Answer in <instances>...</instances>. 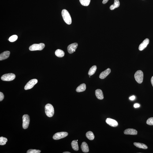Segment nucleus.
<instances>
[{"mask_svg":"<svg viewBox=\"0 0 153 153\" xmlns=\"http://www.w3.org/2000/svg\"><path fill=\"white\" fill-rule=\"evenodd\" d=\"M62 15L64 21L67 24L70 25L72 23V19L70 15L67 10L65 9L62 11Z\"/></svg>","mask_w":153,"mask_h":153,"instance_id":"1","label":"nucleus"},{"mask_svg":"<svg viewBox=\"0 0 153 153\" xmlns=\"http://www.w3.org/2000/svg\"><path fill=\"white\" fill-rule=\"evenodd\" d=\"M45 112L48 117H52L54 113V108L52 105L50 103L46 104L45 107Z\"/></svg>","mask_w":153,"mask_h":153,"instance_id":"2","label":"nucleus"},{"mask_svg":"<svg viewBox=\"0 0 153 153\" xmlns=\"http://www.w3.org/2000/svg\"><path fill=\"white\" fill-rule=\"evenodd\" d=\"M45 47V45L43 43L34 44L30 46L29 49L31 51L41 50H43Z\"/></svg>","mask_w":153,"mask_h":153,"instance_id":"3","label":"nucleus"},{"mask_svg":"<svg viewBox=\"0 0 153 153\" xmlns=\"http://www.w3.org/2000/svg\"><path fill=\"white\" fill-rule=\"evenodd\" d=\"M143 77V72L141 70L137 71L135 74L134 77L135 80L137 83L139 84H141L142 82Z\"/></svg>","mask_w":153,"mask_h":153,"instance_id":"4","label":"nucleus"},{"mask_svg":"<svg viewBox=\"0 0 153 153\" xmlns=\"http://www.w3.org/2000/svg\"><path fill=\"white\" fill-rule=\"evenodd\" d=\"M15 78V75L14 74L9 73L3 75L1 79L3 81H10L14 80Z\"/></svg>","mask_w":153,"mask_h":153,"instance_id":"5","label":"nucleus"},{"mask_svg":"<svg viewBox=\"0 0 153 153\" xmlns=\"http://www.w3.org/2000/svg\"><path fill=\"white\" fill-rule=\"evenodd\" d=\"M23 127L24 129L28 128L29 125L30 119L29 116L28 115H24L23 116Z\"/></svg>","mask_w":153,"mask_h":153,"instance_id":"6","label":"nucleus"},{"mask_svg":"<svg viewBox=\"0 0 153 153\" xmlns=\"http://www.w3.org/2000/svg\"><path fill=\"white\" fill-rule=\"evenodd\" d=\"M68 135V133L66 132H58L56 133L53 137V138L54 140H58L66 137Z\"/></svg>","mask_w":153,"mask_h":153,"instance_id":"7","label":"nucleus"},{"mask_svg":"<svg viewBox=\"0 0 153 153\" xmlns=\"http://www.w3.org/2000/svg\"><path fill=\"white\" fill-rule=\"evenodd\" d=\"M38 82V80L36 79H33L30 80L24 87V89L25 90L31 89L37 84Z\"/></svg>","mask_w":153,"mask_h":153,"instance_id":"8","label":"nucleus"},{"mask_svg":"<svg viewBox=\"0 0 153 153\" xmlns=\"http://www.w3.org/2000/svg\"><path fill=\"white\" fill-rule=\"evenodd\" d=\"M77 43H75L69 45L68 46L67 50L69 54H72L76 51V50L78 47Z\"/></svg>","mask_w":153,"mask_h":153,"instance_id":"9","label":"nucleus"},{"mask_svg":"<svg viewBox=\"0 0 153 153\" xmlns=\"http://www.w3.org/2000/svg\"><path fill=\"white\" fill-rule=\"evenodd\" d=\"M106 122L110 126L113 127H117L118 125V122L116 120L109 118L106 119Z\"/></svg>","mask_w":153,"mask_h":153,"instance_id":"10","label":"nucleus"},{"mask_svg":"<svg viewBox=\"0 0 153 153\" xmlns=\"http://www.w3.org/2000/svg\"><path fill=\"white\" fill-rule=\"evenodd\" d=\"M149 39L148 38L145 39L139 46V50L142 51L149 44Z\"/></svg>","mask_w":153,"mask_h":153,"instance_id":"11","label":"nucleus"},{"mask_svg":"<svg viewBox=\"0 0 153 153\" xmlns=\"http://www.w3.org/2000/svg\"><path fill=\"white\" fill-rule=\"evenodd\" d=\"M137 133V131L136 130L132 128H128L124 131V134L126 135H136Z\"/></svg>","mask_w":153,"mask_h":153,"instance_id":"12","label":"nucleus"},{"mask_svg":"<svg viewBox=\"0 0 153 153\" xmlns=\"http://www.w3.org/2000/svg\"><path fill=\"white\" fill-rule=\"evenodd\" d=\"M111 72V70L110 68H108L100 73L99 76V78L102 79H104L106 77V76H108L109 74Z\"/></svg>","mask_w":153,"mask_h":153,"instance_id":"13","label":"nucleus"},{"mask_svg":"<svg viewBox=\"0 0 153 153\" xmlns=\"http://www.w3.org/2000/svg\"><path fill=\"white\" fill-rule=\"evenodd\" d=\"M10 54V52L6 51L0 54V60L1 61L8 58Z\"/></svg>","mask_w":153,"mask_h":153,"instance_id":"14","label":"nucleus"},{"mask_svg":"<svg viewBox=\"0 0 153 153\" xmlns=\"http://www.w3.org/2000/svg\"><path fill=\"white\" fill-rule=\"evenodd\" d=\"M95 95L98 99L102 100L103 99V93L102 90L100 89H98L96 90Z\"/></svg>","mask_w":153,"mask_h":153,"instance_id":"15","label":"nucleus"},{"mask_svg":"<svg viewBox=\"0 0 153 153\" xmlns=\"http://www.w3.org/2000/svg\"><path fill=\"white\" fill-rule=\"evenodd\" d=\"M81 148L82 151L84 153H88L89 151V149L88 144L85 142H83L82 143Z\"/></svg>","mask_w":153,"mask_h":153,"instance_id":"16","label":"nucleus"},{"mask_svg":"<svg viewBox=\"0 0 153 153\" xmlns=\"http://www.w3.org/2000/svg\"><path fill=\"white\" fill-rule=\"evenodd\" d=\"M86 88V85L84 83H83L78 87L76 88V91L77 92H83L85 91Z\"/></svg>","mask_w":153,"mask_h":153,"instance_id":"17","label":"nucleus"},{"mask_svg":"<svg viewBox=\"0 0 153 153\" xmlns=\"http://www.w3.org/2000/svg\"><path fill=\"white\" fill-rule=\"evenodd\" d=\"M120 3L119 0H114V2L113 4L111 5L110 7V10H113L119 6Z\"/></svg>","mask_w":153,"mask_h":153,"instance_id":"18","label":"nucleus"},{"mask_svg":"<svg viewBox=\"0 0 153 153\" xmlns=\"http://www.w3.org/2000/svg\"><path fill=\"white\" fill-rule=\"evenodd\" d=\"M134 144L135 146L138 148L143 149H147L148 148V147L146 145L143 143L134 142Z\"/></svg>","mask_w":153,"mask_h":153,"instance_id":"19","label":"nucleus"},{"mask_svg":"<svg viewBox=\"0 0 153 153\" xmlns=\"http://www.w3.org/2000/svg\"><path fill=\"white\" fill-rule=\"evenodd\" d=\"M71 145L72 148L76 151L79 150V146L77 141L76 140H73L72 142Z\"/></svg>","mask_w":153,"mask_h":153,"instance_id":"20","label":"nucleus"},{"mask_svg":"<svg viewBox=\"0 0 153 153\" xmlns=\"http://www.w3.org/2000/svg\"><path fill=\"white\" fill-rule=\"evenodd\" d=\"M55 55L58 57H62L65 55V53L62 50L58 49L55 52Z\"/></svg>","mask_w":153,"mask_h":153,"instance_id":"21","label":"nucleus"},{"mask_svg":"<svg viewBox=\"0 0 153 153\" xmlns=\"http://www.w3.org/2000/svg\"><path fill=\"white\" fill-rule=\"evenodd\" d=\"M97 69V66L95 65L90 68L88 72V75L89 76H92L95 73Z\"/></svg>","mask_w":153,"mask_h":153,"instance_id":"22","label":"nucleus"},{"mask_svg":"<svg viewBox=\"0 0 153 153\" xmlns=\"http://www.w3.org/2000/svg\"><path fill=\"white\" fill-rule=\"evenodd\" d=\"M86 136L87 138L91 140H93L95 138V136L93 133L90 131L87 132L86 134Z\"/></svg>","mask_w":153,"mask_h":153,"instance_id":"23","label":"nucleus"},{"mask_svg":"<svg viewBox=\"0 0 153 153\" xmlns=\"http://www.w3.org/2000/svg\"><path fill=\"white\" fill-rule=\"evenodd\" d=\"M80 3L84 6H88L89 5L91 0H80Z\"/></svg>","mask_w":153,"mask_h":153,"instance_id":"24","label":"nucleus"},{"mask_svg":"<svg viewBox=\"0 0 153 153\" xmlns=\"http://www.w3.org/2000/svg\"><path fill=\"white\" fill-rule=\"evenodd\" d=\"M8 141V139L6 138L1 137L0 138V145H4L6 144V143Z\"/></svg>","mask_w":153,"mask_h":153,"instance_id":"25","label":"nucleus"},{"mask_svg":"<svg viewBox=\"0 0 153 153\" xmlns=\"http://www.w3.org/2000/svg\"><path fill=\"white\" fill-rule=\"evenodd\" d=\"M17 39L18 36L17 35H13L9 38V40L11 42H13L17 40Z\"/></svg>","mask_w":153,"mask_h":153,"instance_id":"26","label":"nucleus"},{"mask_svg":"<svg viewBox=\"0 0 153 153\" xmlns=\"http://www.w3.org/2000/svg\"><path fill=\"white\" fill-rule=\"evenodd\" d=\"M41 151L39 150L31 149L27 151V153H40Z\"/></svg>","mask_w":153,"mask_h":153,"instance_id":"27","label":"nucleus"},{"mask_svg":"<svg viewBox=\"0 0 153 153\" xmlns=\"http://www.w3.org/2000/svg\"><path fill=\"white\" fill-rule=\"evenodd\" d=\"M146 123L149 125L153 126V117L149 118L147 120Z\"/></svg>","mask_w":153,"mask_h":153,"instance_id":"28","label":"nucleus"},{"mask_svg":"<svg viewBox=\"0 0 153 153\" xmlns=\"http://www.w3.org/2000/svg\"><path fill=\"white\" fill-rule=\"evenodd\" d=\"M4 96L3 93L2 92H0V101H1L4 99Z\"/></svg>","mask_w":153,"mask_h":153,"instance_id":"29","label":"nucleus"},{"mask_svg":"<svg viewBox=\"0 0 153 153\" xmlns=\"http://www.w3.org/2000/svg\"><path fill=\"white\" fill-rule=\"evenodd\" d=\"M134 107L136 108H138L140 107V105L138 103H136L134 105Z\"/></svg>","mask_w":153,"mask_h":153,"instance_id":"30","label":"nucleus"},{"mask_svg":"<svg viewBox=\"0 0 153 153\" xmlns=\"http://www.w3.org/2000/svg\"><path fill=\"white\" fill-rule=\"evenodd\" d=\"M135 99V97L134 96H131L129 98V99H130V100H134Z\"/></svg>","mask_w":153,"mask_h":153,"instance_id":"31","label":"nucleus"},{"mask_svg":"<svg viewBox=\"0 0 153 153\" xmlns=\"http://www.w3.org/2000/svg\"><path fill=\"white\" fill-rule=\"evenodd\" d=\"M109 0H103L102 3L103 4H105L107 3V2H108Z\"/></svg>","mask_w":153,"mask_h":153,"instance_id":"32","label":"nucleus"},{"mask_svg":"<svg viewBox=\"0 0 153 153\" xmlns=\"http://www.w3.org/2000/svg\"><path fill=\"white\" fill-rule=\"evenodd\" d=\"M151 84H152L153 86V76L152 77L151 80Z\"/></svg>","mask_w":153,"mask_h":153,"instance_id":"33","label":"nucleus"},{"mask_svg":"<svg viewBox=\"0 0 153 153\" xmlns=\"http://www.w3.org/2000/svg\"><path fill=\"white\" fill-rule=\"evenodd\" d=\"M70 152H64L63 153H70Z\"/></svg>","mask_w":153,"mask_h":153,"instance_id":"34","label":"nucleus"}]
</instances>
